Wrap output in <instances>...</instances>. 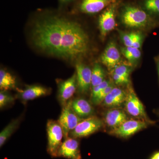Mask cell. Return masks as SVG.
<instances>
[{
	"label": "cell",
	"mask_w": 159,
	"mask_h": 159,
	"mask_svg": "<svg viewBox=\"0 0 159 159\" xmlns=\"http://www.w3.org/2000/svg\"><path fill=\"white\" fill-rule=\"evenodd\" d=\"M77 88L76 73L68 79L60 83L58 86V98L61 104L64 105L66 104V102L75 93Z\"/></svg>",
	"instance_id": "obj_11"
},
{
	"label": "cell",
	"mask_w": 159,
	"mask_h": 159,
	"mask_svg": "<svg viewBox=\"0 0 159 159\" xmlns=\"http://www.w3.org/2000/svg\"><path fill=\"white\" fill-rule=\"evenodd\" d=\"M48 136V151L51 156L58 157V151L62 145L63 132L57 121L49 120L47 125Z\"/></svg>",
	"instance_id": "obj_3"
},
{
	"label": "cell",
	"mask_w": 159,
	"mask_h": 159,
	"mask_svg": "<svg viewBox=\"0 0 159 159\" xmlns=\"http://www.w3.org/2000/svg\"><path fill=\"white\" fill-rule=\"evenodd\" d=\"M15 77L9 72L1 69L0 70V89L2 91L13 89L16 87Z\"/></svg>",
	"instance_id": "obj_18"
},
{
	"label": "cell",
	"mask_w": 159,
	"mask_h": 159,
	"mask_svg": "<svg viewBox=\"0 0 159 159\" xmlns=\"http://www.w3.org/2000/svg\"><path fill=\"white\" fill-rule=\"evenodd\" d=\"M133 37L134 32L121 34V39L125 47H132Z\"/></svg>",
	"instance_id": "obj_27"
},
{
	"label": "cell",
	"mask_w": 159,
	"mask_h": 159,
	"mask_svg": "<svg viewBox=\"0 0 159 159\" xmlns=\"http://www.w3.org/2000/svg\"><path fill=\"white\" fill-rule=\"evenodd\" d=\"M116 3L111 4L100 15L99 19V26L100 34L104 38L116 28Z\"/></svg>",
	"instance_id": "obj_6"
},
{
	"label": "cell",
	"mask_w": 159,
	"mask_h": 159,
	"mask_svg": "<svg viewBox=\"0 0 159 159\" xmlns=\"http://www.w3.org/2000/svg\"><path fill=\"white\" fill-rule=\"evenodd\" d=\"M121 52L123 56L130 62H136L141 57V52L139 49L133 47H125L122 48Z\"/></svg>",
	"instance_id": "obj_21"
},
{
	"label": "cell",
	"mask_w": 159,
	"mask_h": 159,
	"mask_svg": "<svg viewBox=\"0 0 159 159\" xmlns=\"http://www.w3.org/2000/svg\"><path fill=\"white\" fill-rule=\"evenodd\" d=\"M34 47L66 60H77L88 54L90 41L79 23L63 16L48 15L36 20L31 32Z\"/></svg>",
	"instance_id": "obj_1"
},
{
	"label": "cell",
	"mask_w": 159,
	"mask_h": 159,
	"mask_svg": "<svg viewBox=\"0 0 159 159\" xmlns=\"http://www.w3.org/2000/svg\"><path fill=\"white\" fill-rule=\"evenodd\" d=\"M77 88L80 93H87L91 86L92 70L84 64L77 62L76 65Z\"/></svg>",
	"instance_id": "obj_8"
},
{
	"label": "cell",
	"mask_w": 159,
	"mask_h": 159,
	"mask_svg": "<svg viewBox=\"0 0 159 159\" xmlns=\"http://www.w3.org/2000/svg\"><path fill=\"white\" fill-rule=\"evenodd\" d=\"M126 97L125 91L120 88L115 87L106 97L102 103L107 107H117L125 102Z\"/></svg>",
	"instance_id": "obj_17"
},
{
	"label": "cell",
	"mask_w": 159,
	"mask_h": 159,
	"mask_svg": "<svg viewBox=\"0 0 159 159\" xmlns=\"http://www.w3.org/2000/svg\"><path fill=\"white\" fill-rule=\"evenodd\" d=\"M59 1L61 3H67L70 2H71V1H73V0H59Z\"/></svg>",
	"instance_id": "obj_32"
},
{
	"label": "cell",
	"mask_w": 159,
	"mask_h": 159,
	"mask_svg": "<svg viewBox=\"0 0 159 159\" xmlns=\"http://www.w3.org/2000/svg\"><path fill=\"white\" fill-rule=\"evenodd\" d=\"M102 125L103 122L99 118L95 116L88 117L79 122L70 135L75 139L88 136L99 130Z\"/></svg>",
	"instance_id": "obj_5"
},
{
	"label": "cell",
	"mask_w": 159,
	"mask_h": 159,
	"mask_svg": "<svg viewBox=\"0 0 159 159\" xmlns=\"http://www.w3.org/2000/svg\"><path fill=\"white\" fill-rule=\"evenodd\" d=\"M1 91L0 93V108L2 109L14 102L15 98L6 92Z\"/></svg>",
	"instance_id": "obj_23"
},
{
	"label": "cell",
	"mask_w": 159,
	"mask_h": 159,
	"mask_svg": "<svg viewBox=\"0 0 159 159\" xmlns=\"http://www.w3.org/2000/svg\"><path fill=\"white\" fill-rule=\"evenodd\" d=\"M111 84V83L109 80H105L102 83L97 86L93 88H92V94H91L92 100L95 99L103 89H104L106 88L107 87Z\"/></svg>",
	"instance_id": "obj_26"
},
{
	"label": "cell",
	"mask_w": 159,
	"mask_h": 159,
	"mask_svg": "<svg viewBox=\"0 0 159 159\" xmlns=\"http://www.w3.org/2000/svg\"><path fill=\"white\" fill-rule=\"evenodd\" d=\"M156 60L157 68L158 74L159 79V56L158 57H157Z\"/></svg>",
	"instance_id": "obj_31"
},
{
	"label": "cell",
	"mask_w": 159,
	"mask_h": 159,
	"mask_svg": "<svg viewBox=\"0 0 159 159\" xmlns=\"http://www.w3.org/2000/svg\"><path fill=\"white\" fill-rule=\"evenodd\" d=\"M127 119L125 112L120 109H113L108 111L105 115L106 123L113 129L119 127L127 120Z\"/></svg>",
	"instance_id": "obj_16"
},
{
	"label": "cell",
	"mask_w": 159,
	"mask_h": 159,
	"mask_svg": "<svg viewBox=\"0 0 159 159\" xmlns=\"http://www.w3.org/2000/svg\"><path fill=\"white\" fill-rule=\"evenodd\" d=\"M144 7L145 11L159 21V0H145Z\"/></svg>",
	"instance_id": "obj_22"
},
{
	"label": "cell",
	"mask_w": 159,
	"mask_h": 159,
	"mask_svg": "<svg viewBox=\"0 0 159 159\" xmlns=\"http://www.w3.org/2000/svg\"><path fill=\"white\" fill-rule=\"evenodd\" d=\"M20 119L12 120L0 133V147H2L19 125Z\"/></svg>",
	"instance_id": "obj_19"
},
{
	"label": "cell",
	"mask_w": 159,
	"mask_h": 159,
	"mask_svg": "<svg viewBox=\"0 0 159 159\" xmlns=\"http://www.w3.org/2000/svg\"><path fill=\"white\" fill-rule=\"evenodd\" d=\"M130 69L128 66L125 65H119L113 69V74L129 79Z\"/></svg>",
	"instance_id": "obj_25"
},
{
	"label": "cell",
	"mask_w": 159,
	"mask_h": 159,
	"mask_svg": "<svg viewBox=\"0 0 159 159\" xmlns=\"http://www.w3.org/2000/svg\"><path fill=\"white\" fill-rule=\"evenodd\" d=\"M120 16L122 24L132 29H152L159 26V20L137 6H124Z\"/></svg>",
	"instance_id": "obj_2"
},
{
	"label": "cell",
	"mask_w": 159,
	"mask_h": 159,
	"mask_svg": "<svg viewBox=\"0 0 159 159\" xmlns=\"http://www.w3.org/2000/svg\"><path fill=\"white\" fill-rule=\"evenodd\" d=\"M142 35L141 33L139 32H134V37L132 47L136 48H140L142 45Z\"/></svg>",
	"instance_id": "obj_28"
},
{
	"label": "cell",
	"mask_w": 159,
	"mask_h": 159,
	"mask_svg": "<svg viewBox=\"0 0 159 159\" xmlns=\"http://www.w3.org/2000/svg\"><path fill=\"white\" fill-rule=\"evenodd\" d=\"M115 2L116 0H82L79 9L83 13L95 14Z\"/></svg>",
	"instance_id": "obj_13"
},
{
	"label": "cell",
	"mask_w": 159,
	"mask_h": 159,
	"mask_svg": "<svg viewBox=\"0 0 159 159\" xmlns=\"http://www.w3.org/2000/svg\"><path fill=\"white\" fill-rule=\"evenodd\" d=\"M112 78L114 82L117 84H126L129 82V79L119 76L113 73L112 74Z\"/></svg>",
	"instance_id": "obj_29"
},
{
	"label": "cell",
	"mask_w": 159,
	"mask_h": 159,
	"mask_svg": "<svg viewBox=\"0 0 159 159\" xmlns=\"http://www.w3.org/2000/svg\"><path fill=\"white\" fill-rule=\"evenodd\" d=\"M150 159H159V151L154 153L151 157Z\"/></svg>",
	"instance_id": "obj_30"
},
{
	"label": "cell",
	"mask_w": 159,
	"mask_h": 159,
	"mask_svg": "<svg viewBox=\"0 0 159 159\" xmlns=\"http://www.w3.org/2000/svg\"><path fill=\"white\" fill-rule=\"evenodd\" d=\"M121 56L114 42L109 43L100 57V61L109 70H113L119 65L121 61Z\"/></svg>",
	"instance_id": "obj_10"
},
{
	"label": "cell",
	"mask_w": 159,
	"mask_h": 159,
	"mask_svg": "<svg viewBox=\"0 0 159 159\" xmlns=\"http://www.w3.org/2000/svg\"><path fill=\"white\" fill-rule=\"evenodd\" d=\"M105 71L101 66L99 64H95L92 69L91 80L92 88L102 83L105 80Z\"/></svg>",
	"instance_id": "obj_20"
},
{
	"label": "cell",
	"mask_w": 159,
	"mask_h": 159,
	"mask_svg": "<svg viewBox=\"0 0 159 159\" xmlns=\"http://www.w3.org/2000/svg\"><path fill=\"white\" fill-rule=\"evenodd\" d=\"M58 157L68 159H81L79 142L75 138L66 139L60 148Z\"/></svg>",
	"instance_id": "obj_12"
},
{
	"label": "cell",
	"mask_w": 159,
	"mask_h": 159,
	"mask_svg": "<svg viewBox=\"0 0 159 159\" xmlns=\"http://www.w3.org/2000/svg\"><path fill=\"white\" fill-rule=\"evenodd\" d=\"M71 107L75 113L81 119L91 116L94 113V109L90 103L83 98L71 100Z\"/></svg>",
	"instance_id": "obj_15"
},
{
	"label": "cell",
	"mask_w": 159,
	"mask_h": 159,
	"mask_svg": "<svg viewBox=\"0 0 159 159\" xmlns=\"http://www.w3.org/2000/svg\"><path fill=\"white\" fill-rule=\"evenodd\" d=\"M48 89L43 86L33 85L28 86L25 89L20 91L18 97L25 101L32 100L39 97L47 96L50 93Z\"/></svg>",
	"instance_id": "obj_14"
},
{
	"label": "cell",
	"mask_w": 159,
	"mask_h": 159,
	"mask_svg": "<svg viewBox=\"0 0 159 159\" xmlns=\"http://www.w3.org/2000/svg\"><path fill=\"white\" fill-rule=\"evenodd\" d=\"M114 87L115 86L113 84L111 83L107 87L103 89L95 99L92 100V102L95 104H99L102 102L107 96Z\"/></svg>",
	"instance_id": "obj_24"
},
{
	"label": "cell",
	"mask_w": 159,
	"mask_h": 159,
	"mask_svg": "<svg viewBox=\"0 0 159 159\" xmlns=\"http://www.w3.org/2000/svg\"><path fill=\"white\" fill-rule=\"evenodd\" d=\"M148 126V123L141 120H127L119 127L113 129L111 133L115 135L126 138L133 135Z\"/></svg>",
	"instance_id": "obj_7"
},
{
	"label": "cell",
	"mask_w": 159,
	"mask_h": 159,
	"mask_svg": "<svg viewBox=\"0 0 159 159\" xmlns=\"http://www.w3.org/2000/svg\"><path fill=\"white\" fill-rule=\"evenodd\" d=\"M125 107L127 112L132 116L147 119L144 106L132 90H129L126 94Z\"/></svg>",
	"instance_id": "obj_9"
},
{
	"label": "cell",
	"mask_w": 159,
	"mask_h": 159,
	"mask_svg": "<svg viewBox=\"0 0 159 159\" xmlns=\"http://www.w3.org/2000/svg\"><path fill=\"white\" fill-rule=\"evenodd\" d=\"M83 119L78 116L73 110L71 101L64 106L57 122L62 129L65 139L69 138L71 132Z\"/></svg>",
	"instance_id": "obj_4"
}]
</instances>
